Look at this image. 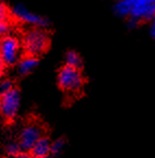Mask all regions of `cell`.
Instances as JSON below:
<instances>
[{
    "instance_id": "20",
    "label": "cell",
    "mask_w": 155,
    "mask_h": 158,
    "mask_svg": "<svg viewBox=\"0 0 155 158\" xmlns=\"http://www.w3.org/2000/svg\"><path fill=\"white\" fill-rule=\"evenodd\" d=\"M153 1H154V2H155V0H153Z\"/></svg>"
},
{
    "instance_id": "15",
    "label": "cell",
    "mask_w": 155,
    "mask_h": 158,
    "mask_svg": "<svg viewBox=\"0 0 155 158\" xmlns=\"http://www.w3.org/2000/svg\"><path fill=\"white\" fill-rule=\"evenodd\" d=\"M12 87H13V85H12V82L9 81V80L2 81V82H1V84H0V91H1V93L9 91V89H11Z\"/></svg>"
},
{
    "instance_id": "5",
    "label": "cell",
    "mask_w": 155,
    "mask_h": 158,
    "mask_svg": "<svg viewBox=\"0 0 155 158\" xmlns=\"http://www.w3.org/2000/svg\"><path fill=\"white\" fill-rule=\"evenodd\" d=\"M20 42L13 36H5L0 40V58L5 64H13L20 57Z\"/></svg>"
},
{
    "instance_id": "1",
    "label": "cell",
    "mask_w": 155,
    "mask_h": 158,
    "mask_svg": "<svg viewBox=\"0 0 155 158\" xmlns=\"http://www.w3.org/2000/svg\"><path fill=\"white\" fill-rule=\"evenodd\" d=\"M49 43V38L44 28L34 27L25 33L23 38L24 50L28 56L36 57L45 52Z\"/></svg>"
},
{
    "instance_id": "11",
    "label": "cell",
    "mask_w": 155,
    "mask_h": 158,
    "mask_svg": "<svg viewBox=\"0 0 155 158\" xmlns=\"http://www.w3.org/2000/svg\"><path fill=\"white\" fill-rule=\"evenodd\" d=\"M8 23V10L3 3L0 2V35H5L9 31Z\"/></svg>"
},
{
    "instance_id": "13",
    "label": "cell",
    "mask_w": 155,
    "mask_h": 158,
    "mask_svg": "<svg viewBox=\"0 0 155 158\" xmlns=\"http://www.w3.org/2000/svg\"><path fill=\"white\" fill-rule=\"evenodd\" d=\"M66 146L65 139H57L54 142H51V147H50V153L54 155H59L62 153L63 148Z\"/></svg>"
},
{
    "instance_id": "10",
    "label": "cell",
    "mask_w": 155,
    "mask_h": 158,
    "mask_svg": "<svg viewBox=\"0 0 155 158\" xmlns=\"http://www.w3.org/2000/svg\"><path fill=\"white\" fill-rule=\"evenodd\" d=\"M114 10L117 15L121 18H128L130 14V0H118Z\"/></svg>"
},
{
    "instance_id": "3",
    "label": "cell",
    "mask_w": 155,
    "mask_h": 158,
    "mask_svg": "<svg viewBox=\"0 0 155 158\" xmlns=\"http://www.w3.org/2000/svg\"><path fill=\"white\" fill-rule=\"evenodd\" d=\"M154 15L155 2L153 0H130V14L128 19L131 25L152 20Z\"/></svg>"
},
{
    "instance_id": "12",
    "label": "cell",
    "mask_w": 155,
    "mask_h": 158,
    "mask_svg": "<svg viewBox=\"0 0 155 158\" xmlns=\"http://www.w3.org/2000/svg\"><path fill=\"white\" fill-rule=\"evenodd\" d=\"M66 65L68 67H72V68H76V69H80L81 67V58H80L79 54L75 52L73 50L68 51L66 54Z\"/></svg>"
},
{
    "instance_id": "16",
    "label": "cell",
    "mask_w": 155,
    "mask_h": 158,
    "mask_svg": "<svg viewBox=\"0 0 155 158\" xmlns=\"http://www.w3.org/2000/svg\"><path fill=\"white\" fill-rule=\"evenodd\" d=\"M150 34H151V36L155 40V15L152 19V24H151V27H150Z\"/></svg>"
},
{
    "instance_id": "8",
    "label": "cell",
    "mask_w": 155,
    "mask_h": 158,
    "mask_svg": "<svg viewBox=\"0 0 155 158\" xmlns=\"http://www.w3.org/2000/svg\"><path fill=\"white\" fill-rule=\"evenodd\" d=\"M50 147H51V142L49 141L48 137L42 136L36 143L34 144V146L31 149L33 157L34 158H40V157H47L50 154Z\"/></svg>"
},
{
    "instance_id": "21",
    "label": "cell",
    "mask_w": 155,
    "mask_h": 158,
    "mask_svg": "<svg viewBox=\"0 0 155 158\" xmlns=\"http://www.w3.org/2000/svg\"><path fill=\"white\" fill-rule=\"evenodd\" d=\"M117 1H118V0H117Z\"/></svg>"
},
{
    "instance_id": "17",
    "label": "cell",
    "mask_w": 155,
    "mask_h": 158,
    "mask_svg": "<svg viewBox=\"0 0 155 158\" xmlns=\"http://www.w3.org/2000/svg\"><path fill=\"white\" fill-rule=\"evenodd\" d=\"M13 158H32V157H31L28 154L24 153V152H21V153L19 154V155H16L15 157H13Z\"/></svg>"
},
{
    "instance_id": "18",
    "label": "cell",
    "mask_w": 155,
    "mask_h": 158,
    "mask_svg": "<svg viewBox=\"0 0 155 158\" xmlns=\"http://www.w3.org/2000/svg\"><path fill=\"white\" fill-rule=\"evenodd\" d=\"M3 64L5 63L2 62V60H1V58H0V74L2 73V70H3Z\"/></svg>"
},
{
    "instance_id": "14",
    "label": "cell",
    "mask_w": 155,
    "mask_h": 158,
    "mask_svg": "<svg viewBox=\"0 0 155 158\" xmlns=\"http://www.w3.org/2000/svg\"><path fill=\"white\" fill-rule=\"evenodd\" d=\"M21 152H22V149L18 142H10V143H8V145L6 146V153H7L8 156H10V157H12V158L15 157L16 155H19Z\"/></svg>"
},
{
    "instance_id": "19",
    "label": "cell",
    "mask_w": 155,
    "mask_h": 158,
    "mask_svg": "<svg viewBox=\"0 0 155 158\" xmlns=\"http://www.w3.org/2000/svg\"><path fill=\"white\" fill-rule=\"evenodd\" d=\"M34 158V157H33ZM40 158H50V157H48V156H47V157H40Z\"/></svg>"
},
{
    "instance_id": "7",
    "label": "cell",
    "mask_w": 155,
    "mask_h": 158,
    "mask_svg": "<svg viewBox=\"0 0 155 158\" xmlns=\"http://www.w3.org/2000/svg\"><path fill=\"white\" fill-rule=\"evenodd\" d=\"M12 14L21 22L30 24V25L34 26V27L45 28L48 26V21H47L46 19L42 18V16L38 15V14L34 13V12L30 11L28 8H25L22 5L15 6V7L12 9Z\"/></svg>"
},
{
    "instance_id": "6",
    "label": "cell",
    "mask_w": 155,
    "mask_h": 158,
    "mask_svg": "<svg viewBox=\"0 0 155 158\" xmlns=\"http://www.w3.org/2000/svg\"><path fill=\"white\" fill-rule=\"evenodd\" d=\"M43 136V129L36 123L25 126L19 135V145L23 152L31 151L35 143Z\"/></svg>"
},
{
    "instance_id": "2",
    "label": "cell",
    "mask_w": 155,
    "mask_h": 158,
    "mask_svg": "<svg viewBox=\"0 0 155 158\" xmlns=\"http://www.w3.org/2000/svg\"><path fill=\"white\" fill-rule=\"evenodd\" d=\"M83 75L80 69L65 65L59 71L58 84L61 89L69 93H76L83 87Z\"/></svg>"
},
{
    "instance_id": "4",
    "label": "cell",
    "mask_w": 155,
    "mask_h": 158,
    "mask_svg": "<svg viewBox=\"0 0 155 158\" xmlns=\"http://www.w3.org/2000/svg\"><path fill=\"white\" fill-rule=\"evenodd\" d=\"M20 102H21L20 92L14 87L1 93L0 95V114L8 120L13 119L19 111Z\"/></svg>"
},
{
    "instance_id": "9",
    "label": "cell",
    "mask_w": 155,
    "mask_h": 158,
    "mask_svg": "<svg viewBox=\"0 0 155 158\" xmlns=\"http://www.w3.org/2000/svg\"><path fill=\"white\" fill-rule=\"evenodd\" d=\"M37 65H38V61H37L36 57L28 56L19 62L18 72L21 75H28L36 69Z\"/></svg>"
}]
</instances>
